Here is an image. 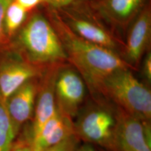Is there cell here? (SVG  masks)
I'll return each mask as SVG.
<instances>
[{"label": "cell", "instance_id": "cell-23", "mask_svg": "<svg viewBox=\"0 0 151 151\" xmlns=\"http://www.w3.org/2000/svg\"><path fill=\"white\" fill-rule=\"evenodd\" d=\"M97 150H98V151H106V150H103V149H101V148H97Z\"/></svg>", "mask_w": 151, "mask_h": 151}, {"label": "cell", "instance_id": "cell-12", "mask_svg": "<svg viewBox=\"0 0 151 151\" xmlns=\"http://www.w3.org/2000/svg\"><path fill=\"white\" fill-rule=\"evenodd\" d=\"M73 134H75L73 120L57 107L53 116L31 139L32 151H45Z\"/></svg>", "mask_w": 151, "mask_h": 151}, {"label": "cell", "instance_id": "cell-3", "mask_svg": "<svg viewBox=\"0 0 151 151\" xmlns=\"http://www.w3.org/2000/svg\"><path fill=\"white\" fill-rule=\"evenodd\" d=\"M76 118L74 133L80 141L106 151H118L116 105L102 97H92Z\"/></svg>", "mask_w": 151, "mask_h": 151}, {"label": "cell", "instance_id": "cell-8", "mask_svg": "<svg viewBox=\"0 0 151 151\" xmlns=\"http://www.w3.org/2000/svg\"><path fill=\"white\" fill-rule=\"evenodd\" d=\"M47 69L32 65L18 52L7 57L0 62V96L5 101L24 83L41 76Z\"/></svg>", "mask_w": 151, "mask_h": 151}, {"label": "cell", "instance_id": "cell-2", "mask_svg": "<svg viewBox=\"0 0 151 151\" xmlns=\"http://www.w3.org/2000/svg\"><path fill=\"white\" fill-rule=\"evenodd\" d=\"M17 52L37 67L47 69L68 63V58L55 29L42 14H35L17 32Z\"/></svg>", "mask_w": 151, "mask_h": 151}, {"label": "cell", "instance_id": "cell-20", "mask_svg": "<svg viewBox=\"0 0 151 151\" xmlns=\"http://www.w3.org/2000/svg\"><path fill=\"white\" fill-rule=\"evenodd\" d=\"M19 4L26 11H29L35 8L39 4L43 2V0H14Z\"/></svg>", "mask_w": 151, "mask_h": 151}, {"label": "cell", "instance_id": "cell-21", "mask_svg": "<svg viewBox=\"0 0 151 151\" xmlns=\"http://www.w3.org/2000/svg\"><path fill=\"white\" fill-rule=\"evenodd\" d=\"M75 0H43L54 8H63L71 4Z\"/></svg>", "mask_w": 151, "mask_h": 151}, {"label": "cell", "instance_id": "cell-11", "mask_svg": "<svg viewBox=\"0 0 151 151\" xmlns=\"http://www.w3.org/2000/svg\"><path fill=\"white\" fill-rule=\"evenodd\" d=\"M40 77L24 83L5 101L16 136L24 124L32 118Z\"/></svg>", "mask_w": 151, "mask_h": 151}, {"label": "cell", "instance_id": "cell-9", "mask_svg": "<svg viewBox=\"0 0 151 151\" xmlns=\"http://www.w3.org/2000/svg\"><path fill=\"white\" fill-rule=\"evenodd\" d=\"M150 36L151 14L146 8L141 11L132 20L122 52V58L133 70L139 68L148 48Z\"/></svg>", "mask_w": 151, "mask_h": 151}, {"label": "cell", "instance_id": "cell-19", "mask_svg": "<svg viewBox=\"0 0 151 151\" xmlns=\"http://www.w3.org/2000/svg\"><path fill=\"white\" fill-rule=\"evenodd\" d=\"M13 0H0V45L2 42L4 37V16L6 9Z\"/></svg>", "mask_w": 151, "mask_h": 151}, {"label": "cell", "instance_id": "cell-15", "mask_svg": "<svg viewBox=\"0 0 151 151\" xmlns=\"http://www.w3.org/2000/svg\"><path fill=\"white\" fill-rule=\"evenodd\" d=\"M16 137L5 101L0 96V151H10Z\"/></svg>", "mask_w": 151, "mask_h": 151}, {"label": "cell", "instance_id": "cell-4", "mask_svg": "<svg viewBox=\"0 0 151 151\" xmlns=\"http://www.w3.org/2000/svg\"><path fill=\"white\" fill-rule=\"evenodd\" d=\"M132 71L118 69L105 77L100 83L97 97L105 98L138 118L150 121V90Z\"/></svg>", "mask_w": 151, "mask_h": 151}, {"label": "cell", "instance_id": "cell-18", "mask_svg": "<svg viewBox=\"0 0 151 151\" xmlns=\"http://www.w3.org/2000/svg\"><path fill=\"white\" fill-rule=\"evenodd\" d=\"M142 76L146 83L150 85L151 83V52H147L142 62Z\"/></svg>", "mask_w": 151, "mask_h": 151}, {"label": "cell", "instance_id": "cell-5", "mask_svg": "<svg viewBox=\"0 0 151 151\" xmlns=\"http://www.w3.org/2000/svg\"><path fill=\"white\" fill-rule=\"evenodd\" d=\"M88 87L83 78L70 63L60 67L55 83L56 106L62 113L74 120L86 99Z\"/></svg>", "mask_w": 151, "mask_h": 151}, {"label": "cell", "instance_id": "cell-13", "mask_svg": "<svg viewBox=\"0 0 151 151\" xmlns=\"http://www.w3.org/2000/svg\"><path fill=\"white\" fill-rule=\"evenodd\" d=\"M144 0H99L95 8L111 25L127 27L141 11Z\"/></svg>", "mask_w": 151, "mask_h": 151}, {"label": "cell", "instance_id": "cell-7", "mask_svg": "<svg viewBox=\"0 0 151 151\" xmlns=\"http://www.w3.org/2000/svg\"><path fill=\"white\" fill-rule=\"evenodd\" d=\"M60 17L71 31L78 37L89 42L110 49L120 55V51L123 48V45L97 20L88 15L70 11H66Z\"/></svg>", "mask_w": 151, "mask_h": 151}, {"label": "cell", "instance_id": "cell-22", "mask_svg": "<svg viewBox=\"0 0 151 151\" xmlns=\"http://www.w3.org/2000/svg\"><path fill=\"white\" fill-rule=\"evenodd\" d=\"M74 151H98L97 147L88 143H85L78 145Z\"/></svg>", "mask_w": 151, "mask_h": 151}, {"label": "cell", "instance_id": "cell-6", "mask_svg": "<svg viewBox=\"0 0 151 151\" xmlns=\"http://www.w3.org/2000/svg\"><path fill=\"white\" fill-rule=\"evenodd\" d=\"M118 151H151L150 121L132 116L116 106Z\"/></svg>", "mask_w": 151, "mask_h": 151}, {"label": "cell", "instance_id": "cell-14", "mask_svg": "<svg viewBox=\"0 0 151 151\" xmlns=\"http://www.w3.org/2000/svg\"><path fill=\"white\" fill-rule=\"evenodd\" d=\"M27 16V11L13 0L6 9L4 16V36L11 38L22 27Z\"/></svg>", "mask_w": 151, "mask_h": 151}, {"label": "cell", "instance_id": "cell-16", "mask_svg": "<svg viewBox=\"0 0 151 151\" xmlns=\"http://www.w3.org/2000/svg\"><path fill=\"white\" fill-rule=\"evenodd\" d=\"M10 151H32L29 126L24 127L23 131L18 134L13 143Z\"/></svg>", "mask_w": 151, "mask_h": 151}, {"label": "cell", "instance_id": "cell-17", "mask_svg": "<svg viewBox=\"0 0 151 151\" xmlns=\"http://www.w3.org/2000/svg\"><path fill=\"white\" fill-rule=\"evenodd\" d=\"M80 141V139L76 136L73 134L45 151H74Z\"/></svg>", "mask_w": 151, "mask_h": 151}, {"label": "cell", "instance_id": "cell-10", "mask_svg": "<svg viewBox=\"0 0 151 151\" xmlns=\"http://www.w3.org/2000/svg\"><path fill=\"white\" fill-rule=\"evenodd\" d=\"M62 65L48 67L39 78L35 111L32 118V122L29 125L31 139L38 134L45 123L55 112L57 106L55 97V83L58 70Z\"/></svg>", "mask_w": 151, "mask_h": 151}, {"label": "cell", "instance_id": "cell-1", "mask_svg": "<svg viewBox=\"0 0 151 151\" xmlns=\"http://www.w3.org/2000/svg\"><path fill=\"white\" fill-rule=\"evenodd\" d=\"M50 22L61 41L68 62L82 76L92 97H97L100 83L110 73L122 69L133 70L117 52L76 35L60 15L52 13Z\"/></svg>", "mask_w": 151, "mask_h": 151}]
</instances>
